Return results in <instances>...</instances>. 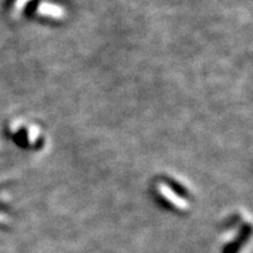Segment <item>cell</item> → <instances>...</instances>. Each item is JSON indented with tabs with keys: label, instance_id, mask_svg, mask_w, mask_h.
<instances>
[]
</instances>
